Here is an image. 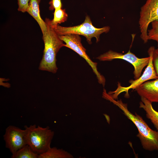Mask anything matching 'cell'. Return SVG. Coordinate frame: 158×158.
<instances>
[{
  "label": "cell",
  "mask_w": 158,
  "mask_h": 158,
  "mask_svg": "<svg viewBox=\"0 0 158 158\" xmlns=\"http://www.w3.org/2000/svg\"><path fill=\"white\" fill-rule=\"evenodd\" d=\"M102 97L117 106L124 115L135 124L138 133L137 136L143 148L149 151H158V130L151 129L140 116L136 113L133 114L128 109L127 104L122 100L113 99L106 90L103 91Z\"/></svg>",
  "instance_id": "6da1fadb"
},
{
  "label": "cell",
  "mask_w": 158,
  "mask_h": 158,
  "mask_svg": "<svg viewBox=\"0 0 158 158\" xmlns=\"http://www.w3.org/2000/svg\"><path fill=\"white\" fill-rule=\"evenodd\" d=\"M45 21L47 29L46 32L43 34L44 49L39 69L55 73L58 70L56 65V54L61 48L64 47L65 44L54 29L51 20L46 18Z\"/></svg>",
  "instance_id": "7a4b0ae2"
},
{
  "label": "cell",
  "mask_w": 158,
  "mask_h": 158,
  "mask_svg": "<svg viewBox=\"0 0 158 158\" xmlns=\"http://www.w3.org/2000/svg\"><path fill=\"white\" fill-rule=\"evenodd\" d=\"M27 144L39 155L50 147L54 133L49 126L43 128L35 124L24 126Z\"/></svg>",
  "instance_id": "3957f363"
},
{
  "label": "cell",
  "mask_w": 158,
  "mask_h": 158,
  "mask_svg": "<svg viewBox=\"0 0 158 158\" xmlns=\"http://www.w3.org/2000/svg\"><path fill=\"white\" fill-rule=\"evenodd\" d=\"M51 25L59 35L69 34L82 35L86 37L89 44L92 43V38H95L96 42H98L99 40L100 35L104 33L108 32L110 30V27L109 26L100 28L95 27L93 25L91 19L88 16H86L83 23L78 25L68 27H63L59 25Z\"/></svg>",
  "instance_id": "277c9868"
},
{
  "label": "cell",
  "mask_w": 158,
  "mask_h": 158,
  "mask_svg": "<svg viewBox=\"0 0 158 158\" xmlns=\"http://www.w3.org/2000/svg\"><path fill=\"white\" fill-rule=\"evenodd\" d=\"M59 37L65 42L64 47L74 51L86 60L96 75L99 83L104 87L105 83V78L98 71L97 68V63L93 62L87 54L86 49L81 43V38L79 35L69 34L59 35Z\"/></svg>",
  "instance_id": "5b68a950"
},
{
  "label": "cell",
  "mask_w": 158,
  "mask_h": 158,
  "mask_svg": "<svg viewBox=\"0 0 158 158\" xmlns=\"http://www.w3.org/2000/svg\"><path fill=\"white\" fill-rule=\"evenodd\" d=\"M100 61H111L116 59L124 60L131 64L134 68L133 72L135 80L141 75L142 70L149 63L150 57L143 58L137 57L129 50L127 53L123 54L109 50L96 58Z\"/></svg>",
  "instance_id": "8992f818"
},
{
  "label": "cell",
  "mask_w": 158,
  "mask_h": 158,
  "mask_svg": "<svg viewBox=\"0 0 158 158\" xmlns=\"http://www.w3.org/2000/svg\"><path fill=\"white\" fill-rule=\"evenodd\" d=\"M154 48V47L152 46L148 49V53L150 57L149 61L143 73L140 77L135 80H130L129 83L130 84L127 87L121 86L120 83H118V87L115 91H109L108 92L113 99H116L118 95L124 92L126 93V95H128V91L129 90H134L145 82L150 80L158 78V76L154 69L152 61V53Z\"/></svg>",
  "instance_id": "52a82bcc"
},
{
  "label": "cell",
  "mask_w": 158,
  "mask_h": 158,
  "mask_svg": "<svg viewBox=\"0 0 158 158\" xmlns=\"http://www.w3.org/2000/svg\"><path fill=\"white\" fill-rule=\"evenodd\" d=\"M139 24L140 37L144 43L149 40L148 28L150 24L158 20V0H147L141 8Z\"/></svg>",
  "instance_id": "ba28073f"
},
{
  "label": "cell",
  "mask_w": 158,
  "mask_h": 158,
  "mask_svg": "<svg viewBox=\"0 0 158 158\" xmlns=\"http://www.w3.org/2000/svg\"><path fill=\"white\" fill-rule=\"evenodd\" d=\"M3 137L6 147L9 149L12 154L27 145L25 129L14 126L7 127Z\"/></svg>",
  "instance_id": "9c48e42d"
},
{
  "label": "cell",
  "mask_w": 158,
  "mask_h": 158,
  "mask_svg": "<svg viewBox=\"0 0 158 158\" xmlns=\"http://www.w3.org/2000/svg\"><path fill=\"white\" fill-rule=\"evenodd\" d=\"M134 90L141 97L152 103H158V78L145 82Z\"/></svg>",
  "instance_id": "30bf717a"
},
{
  "label": "cell",
  "mask_w": 158,
  "mask_h": 158,
  "mask_svg": "<svg viewBox=\"0 0 158 158\" xmlns=\"http://www.w3.org/2000/svg\"><path fill=\"white\" fill-rule=\"evenodd\" d=\"M40 0H30L26 12L37 21L39 25L42 34L47 30V25L45 21L42 18L40 14L39 4Z\"/></svg>",
  "instance_id": "8fae6325"
},
{
  "label": "cell",
  "mask_w": 158,
  "mask_h": 158,
  "mask_svg": "<svg viewBox=\"0 0 158 158\" xmlns=\"http://www.w3.org/2000/svg\"><path fill=\"white\" fill-rule=\"evenodd\" d=\"M139 107L145 112L146 116L150 119L157 130H158V112L153 107L152 103L143 97H141Z\"/></svg>",
  "instance_id": "7c38bea8"
},
{
  "label": "cell",
  "mask_w": 158,
  "mask_h": 158,
  "mask_svg": "<svg viewBox=\"0 0 158 158\" xmlns=\"http://www.w3.org/2000/svg\"><path fill=\"white\" fill-rule=\"evenodd\" d=\"M69 152L56 147H50L46 152L39 155L38 158H73Z\"/></svg>",
  "instance_id": "4fadbf2b"
},
{
  "label": "cell",
  "mask_w": 158,
  "mask_h": 158,
  "mask_svg": "<svg viewBox=\"0 0 158 158\" xmlns=\"http://www.w3.org/2000/svg\"><path fill=\"white\" fill-rule=\"evenodd\" d=\"M39 155L34 152L30 146L26 145L12 154V158H38Z\"/></svg>",
  "instance_id": "5bb4252c"
},
{
  "label": "cell",
  "mask_w": 158,
  "mask_h": 158,
  "mask_svg": "<svg viewBox=\"0 0 158 158\" xmlns=\"http://www.w3.org/2000/svg\"><path fill=\"white\" fill-rule=\"evenodd\" d=\"M68 16L65 10L61 8L55 9L54 13V18L51 20L52 25H57L64 23L67 20Z\"/></svg>",
  "instance_id": "9a60e30c"
},
{
  "label": "cell",
  "mask_w": 158,
  "mask_h": 158,
  "mask_svg": "<svg viewBox=\"0 0 158 158\" xmlns=\"http://www.w3.org/2000/svg\"><path fill=\"white\" fill-rule=\"evenodd\" d=\"M151 28L148 30V40L156 41L158 46V20H155L151 23Z\"/></svg>",
  "instance_id": "2e32d148"
},
{
  "label": "cell",
  "mask_w": 158,
  "mask_h": 158,
  "mask_svg": "<svg viewBox=\"0 0 158 158\" xmlns=\"http://www.w3.org/2000/svg\"><path fill=\"white\" fill-rule=\"evenodd\" d=\"M30 0H17L18 11L24 13L26 12Z\"/></svg>",
  "instance_id": "e0dca14e"
},
{
  "label": "cell",
  "mask_w": 158,
  "mask_h": 158,
  "mask_svg": "<svg viewBox=\"0 0 158 158\" xmlns=\"http://www.w3.org/2000/svg\"><path fill=\"white\" fill-rule=\"evenodd\" d=\"M152 61L154 68L158 76V48L154 49L152 53Z\"/></svg>",
  "instance_id": "ac0fdd59"
},
{
  "label": "cell",
  "mask_w": 158,
  "mask_h": 158,
  "mask_svg": "<svg viewBox=\"0 0 158 158\" xmlns=\"http://www.w3.org/2000/svg\"><path fill=\"white\" fill-rule=\"evenodd\" d=\"M49 4L50 5L49 9L51 11L62 7L61 0H50Z\"/></svg>",
  "instance_id": "d6986e66"
}]
</instances>
